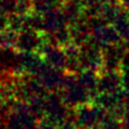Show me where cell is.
<instances>
[{"label":"cell","mask_w":129,"mask_h":129,"mask_svg":"<svg viewBox=\"0 0 129 129\" xmlns=\"http://www.w3.org/2000/svg\"><path fill=\"white\" fill-rule=\"evenodd\" d=\"M80 1L82 3V6L86 7V8L92 7V6H95V4H98L100 2H103L101 0H80Z\"/></svg>","instance_id":"cell-9"},{"label":"cell","mask_w":129,"mask_h":129,"mask_svg":"<svg viewBox=\"0 0 129 129\" xmlns=\"http://www.w3.org/2000/svg\"><path fill=\"white\" fill-rule=\"evenodd\" d=\"M121 72H106L98 79L97 90L100 93H115L123 89Z\"/></svg>","instance_id":"cell-2"},{"label":"cell","mask_w":129,"mask_h":129,"mask_svg":"<svg viewBox=\"0 0 129 129\" xmlns=\"http://www.w3.org/2000/svg\"><path fill=\"white\" fill-rule=\"evenodd\" d=\"M8 26H10V20L7 17V14L0 12V32H3Z\"/></svg>","instance_id":"cell-7"},{"label":"cell","mask_w":129,"mask_h":129,"mask_svg":"<svg viewBox=\"0 0 129 129\" xmlns=\"http://www.w3.org/2000/svg\"><path fill=\"white\" fill-rule=\"evenodd\" d=\"M95 39L97 42L105 46H115L121 45L123 42V38L115 27L109 24H101L94 28Z\"/></svg>","instance_id":"cell-1"},{"label":"cell","mask_w":129,"mask_h":129,"mask_svg":"<svg viewBox=\"0 0 129 129\" xmlns=\"http://www.w3.org/2000/svg\"><path fill=\"white\" fill-rule=\"evenodd\" d=\"M122 85H123V89L129 91V68H126V70L123 71V74H122Z\"/></svg>","instance_id":"cell-6"},{"label":"cell","mask_w":129,"mask_h":129,"mask_svg":"<svg viewBox=\"0 0 129 129\" xmlns=\"http://www.w3.org/2000/svg\"><path fill=\"white\" fill-rule=\"evenodd\" d=\"M15 59H17V56H15L14 53H11L10 50L2 49L0 51V70L8 68L10 64L14 63Z\"/></svg>","instance_id":"cell-5"},{"label":"cell","mask_w":129,"mask_h":129,"mask_svg":"<svg viewBox=\"0 0 129 129\" xmlns=\"http://www.w3.org/2000/svg\"><path fill=\"white\" fill-rule=\"evenodd\" d=\"M126 12H129V0H117Z\"/></svg>","instance_id":"cell-10"},{"label":"cell","mask_w":129,"mask_h":129,"mask_svg":"<svg viewBox=\"0 0 129 129\" xmlns=\"http://www.w3.org/2000/svg\"><path fill=\"white\" fill-rule=\"evenodd\" d=\"M128 15H129V12H128Z\"/></svg>","instance_id":"cell-11"},{"label":"cell","mask_w":129,"mask_h":129,"mask_svg":"<svg viewBox=\"0 0 129 129\" xmlns=\"http://www.w3.org/2000/svg\"><path fill=\"white\" fill-rule=\"evenodd\" d=\"M40 45V38L35 32L27 30L17 38V46L24 51H31Z\"/></svg>","instance_id":"cell-3"},{"label":"cell","mask_w":129,"mask_h":129,"mask_svg":"<svg viewBox=\"0 0 129 129\" xmlns=\"http://www.w3.org/2000/svg\"><path fill=\"white\" fill-rule=\"evenodd\" d=\"M122 125L123 129H129V105L126 107L125 113H124V116L122 118Z\"/></svg>","instance_id":"cell-8"},{"label":"cell","mask_w":129,"mask_h":129,"mask_svg":"<svg viewBox=\"0 0 129 129\" xmlns=\"http://www.w3.org/2000/svg\"><path fill=\"white\" fill-rule=\"evenodd\" d=\"M101 129H123L122 121L115 117L112 113H106L100 122Z\"/></svg>","instance_id":"cell-4"}]
</instances>
